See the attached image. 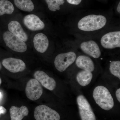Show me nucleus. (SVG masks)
I'll return each mask as SVG.
<instances>
[{
    "label": "nucleus",
    "mask_w": 120,
    "mask_h": 120,
    "mask_svg": "<svg viewBox=\"0 0 120 120\" xmlns=\"http://www.w3.org/2000/svg\"><path fill=\"white\" fill-rule=\"evenodd\" d=\"M15 10V8L11 2L8 0H0V16L4 14L11 15Z\"/></svg>",
    "instance_id": "obj_19"
},
{
    "label": "nucleus",
    "mask_w": 120,
    "mask_h": 120,
    "mask_svg": "<svg viewBox=\"0 0 120 120\" xmlns=\"http://www.w3.org/2000/svg\"><path fill=\"white\" fill-rule=\"evenodd\" d=\"M33 42L35 49L41 53H43L46 51L49 45L47 36L42 33H38L35 35Z\"/></svg>",
    "instance_id": "obj_13"
},
{
    "label": "nucleus",
    "mask_w": 120,
    "mask_h": 120,
    "mask_svg": "<svg viewBox=\"0 0 120 120\" xmlns=\"http://www.w3.org/2000/svg\"><path fill=\"white\" fill-rule=\"evenodd\" d=\"M80 48L84 53L93 58H98L101 56L100 48L94 41L90 40L83 42L80 44Z\"/></svg>",
    "instance_id": "obj_11"
},
{
    "label": "nucleus",
    "mask_w": 120,
    "mask_h": 120,
    "mask_svg": "<svg viewBox=\"0 0 120 120\" xmlns=\"http://www.w3.org/2000/svg\"><path fill=\"white\" fill-rule=\"evenodd\" d=\"M3 38L7 46L15 52L22 53L27 49V46L25 42L9 31L5 32Z\"/></svg>",
    "instance_id": "obj_3"
},
{
    "label": "nucleus",
    "mask_w": 120,
    "mask_h": 120,
    "mask_svg": "<svg viewBox=\"0 0 120 120\" xmlns=\"http://www.w3.org/2000/svg\"><path fill=\"white\" fill-rule=\"evenodd\" d=\"M49 9L52 11H56L60 9V6L64 4V0H45Z\"/></svg>",
    "instance_id": "obj_20"
},
{
    "label": "nucleus",
    "mask_w": 120,
    "mask_h": 120,
    "mask_svg": "<svg viewBox=\"0 0 120 120\" xmlns=\"http://www.w3.org/2000/svg\"><path fill=\"white\" fill-rule=\"evenodd\" d=\"M2 94L1 92H0V101L1 99L2 98Z\"/></svg>",
    "instance_id": "obj_26"
},
{
    "label": "nucleus",
    "mask_w": 120,
    "mask_h": 120,
    "mask_svg": "<svg viewBox=\"0 0 120 120\" xmlns=\"http://www.w3.org/2000/svg\"><path fill=\"white\" fill-rule=\"evenodd\" d=\"M8 28L10 32L22 41L25 42L28 40V35L19 22L15 20L11 21L8 24Z\"/></svg>",
    "instance_id": "obj_14"
},
{
    "label": "nucleus",
    "mask_w": 120,
    "mask_h": 120,
    "mask_svg": "<svg viewBox=\"0 0 120 120\" xmlns=\"http://www.w3.org/2000/svg\"><path fill=\"white\" fill-rule=\"evenodd\" d=\"M76 101L82 120H96L91 106L84 96L82 95H78Z\"/></svg>",
    "instance_id": "obj_5"
},
{
    "label": "nucleus",
    "mask_w": 120,
    "mask_h": 120,
    "mask_svg": "<svg viewBox=\"0 0 120 120\" xmlns=\"http://www.w3.org/2000/svg\"><path fill=\"white\" fill-rule=\"evenodd\" d=\"M11 120H22L28 115L29 111L27 107L22 106L20 107L12 106L10 110Z\"/></svg>",
    "instance_id": "obj_16"
},
{
    "label": "nucleus",
    "mask_w": 120,
    "mask_h": 120,
    "mask_svg": "<svg viewBox=\"0 0 120 120\" xmlns=\"http://www.w3.org/2000/svg\"><path fill=\"white\" fill-rule=\"evenodd\" d=\"M34 116L36 120H60V114L54 110L44 105L35 107Z\"/></svg>",
    "instance_id": "obj_6"
},
{
    "label": "nucleus",
    "mask_w": 120,
    "mask_h": 120,
    "mask_svg": "<svg viewBox=\"0 0 120 120\" xmlns=\"http://www.w3.org/2000/svg\"><path fill=\"white\" fill-rule=\"evenodd\" d=\"M116 98L119 102H120V88H118L116 92Z\"/></svg>",
    "instance_id": "obj_23"
},
{
    "label": "nucleus",
    "mask_w": 120,
    "mask_h": 120,
    "mask_svg": "<svg viewBox=\"0 0 120 120\" xmlns=\"http://www.w3.org/2000/svg\"><path fill=\"white\" fill-rule=\"evenodd\" d=\"M102 46L106 49H112L120 47V31H114L105 34L101 40Z\"/></svg>",
    "instance_id": "obj_8"
},
{
    "label": "nucleus",
    "mask_w": 120,
    "mask_h": 120,
    "mask_svg": "<svg viewBox=\"0 0 120 120\" xmlns=\"http://www.w3.org/2000/svg\"><path fill=\"white\" fill-rule=\"evenodd\" d=\"M92 95L95 102L102 109L110 110L114 106L113 98L105 86H97L94 89Z\"/></svg>",
    "instance_id": "obj_2"
},
{
    "label": "nucleus",
    "mask_w": 120,
    "mask_h": 120,
    "mask_svg": "<svg viewBox=\"0 0 120 120\" xmlns=\"http://www.w3.org/2000/svg\"><path fill=\"white\" fill-rule=\"evenodd\" d=\"M93 78L92 72L82 70L77 73L76 79L77 82L82 86H88L91 82Z\"/></svg>",
    "instance_id": "obj_17"
},
{
    "label": "nucleus",
    "mask_w": 120,
    "mask_h": 120,
    "mask_svg": "<svg viewBox=\"0 0 120 120\" xmlns=\"http://www.w3.org/2000/svg\"><path fill=\"white\" fill-rule=\"evenodd\" d=\"M69 4L73 5H78L82 2V0H67Z\"/></svg>",
    "instance_id": "obj_22"
},
{
    "label": "nucleus",
    "mask_w": 120,
    "mask_h": 120,
    "mask_svg": "<svg viewBox=\"0 0 120 120\" xmlns=\"http://www.w3.org/2000/svg\"><path fill=\"white\" fill-rule=\"evenodd\" d=\"M76 57V54L73 52L59 54L54 60L55 68L59 71H64L75 62Z\"/></svg>",
    "instance_id": "obj_4"
},
{
    "label": "nucleus",
    "mask_w": 120,
    "mask_h": 120,
    "mask_svg": "<svg viewBox=\"0 0 120 120\" xmlns=\"http://www.w3.org/2000/svg\"><path fill=\"white\" fill-rule=\"evenodd\" d=\"M34 76L35 79L47 90L52 91L56 88V83L55 80L50 77L45 72L40 71H36L35 72Z\"/></svg>",
    "instance_id": "obj_12"
},
{
    "label": "nucleus",
    "mask_w": 120,
    "mask_h": 120,
    "mask_svg": "<svg viewBox=\"0 0 120 120\" xmlns=\"http://www.w3.org/2000/svg\"><path fill=\"white\" fill-rule=\"evenodd\" d=\"M109 71L112 75L120 79V61H114L110 62Z\"/></svg>",
    "instance_id": "obj_21"
},
{
    "label": "nucleus",
    "mask_w": 120,
    "mask_h": 120,
    "mask_svg": "<svg viewBox=\"0 0 120 120\" xmlns=\"http://www.w3.org/2000/svg\"><path fill=\"white\" fill-rule=\"evenodd\" d=\"M23 23L28 30L33 31L43 30L45 26V23L40 18L34 14L25 16L23 19Z\"/></svg>",
    "instance_id": "obj_10"
},
{
    "label": "nucleus",
    "mask_w": 120,
    "mask_h": 120,
    "mask_svg": "<svg viewBox=\"0 0 120 120\" xmlns=\"http://www.w3.org/2000/svg\"><path fill=\"white\" fill-rule=\"evenodd\" d=\"M25 91L26 96L29 99L35 101L41 98L43 90L41 85L37 79H31L27 83Z\"/></svg>",
    "instance_id": "obj_7"
},
{
    "label": "nucleus",
    "mask_w": 120,
    "mask_h": 120,
    "mask_svg": "<svg viewBox=\"0 0 120 120\" xmlns=\"http://www.w3.org/2000/svg\"><path fill=\"white\" fill-rule=\"evenodd\" d=\"M107 23L106 18L102 15H90L81 19L77 24L79 30L86 32H91L100 30Z\"/></svg>",
    "instance_id": "obj_1"
},
{
    "label": "nucleus",
    "mask_w": 120,
    "mask_h": 120,
    "mask_svg": "<svg viewBox=\"0 0 120 120\" xmlns=\"http://www.w3.org/2000/svg\"><path fill=\"white\" fill-rule=\"evenodd\" d=\"M1 82H2V81H1V79L0 78V86L1 84Z\"/></svg>",
    "instance_id": "obj_27"
},
{
    "label": "nucleus",
    "mask_w": 120,
    "mask_h": 120,
    "mask_svg": "<svg viewBox=\"0 0 120 120\" xmlns=\"http://www.w3.org/2000/svg\"><path fill=\"white\" fill-rule=\"evenodd\" d=\"M75 61L77 67L82 70L90 72L94 70V63L92 59L87 56L84 55L79 56Z\"/></svg>",
    "instance_id": "obj_15"
},
{
    "label": "nucleus",
    "mask_w": 120,
    "mask_h": 120,
    "mask_svg": "<svg viewBox=\"0 0 120 120\" xmlns=\"http://www.w3.org/2000/svg\"><path fill=\"white\" fill-rule=\"evenodd\" d=\"M15 6L22 11L31 12L34 10V6L31 0H14Z\"/></svg>",
    "instance_id": "obj_18"
},
{
    "label": "nucleus",
    "mask_w": 120,
    "mask_h": 120,
    "mask_svg": "<svg viewBox=\"0 0 120 120\" xmlns=\"http://www.w3.org/2000/svg\"><path fill=\"white\" fill-rule=\"evenodd\" d=\"M1 68H2V66H1V64L0 62V70L1 69Z\"/></svg>",
    "instance_id": "obj_28"
},
{
    "label": "nucleus",
    "mask_w": 120,
    "mask_h": 120,
    "mask_svg": "<svg viewBox=\"0 0 120 120\" xmlns=\"http://www.w3.org/2000/svg\"><path fill=\"white\" fill-rule=\"evenodd\" d=\"M2 64L8 71L13 73L22 71L26 68V64L23 61L12 57L4 59Z\"/></svg>",
    "instance_id": "obj_9"
},
{
    "label": "nucleus",
    "mask_w": 120,
    "mask_h": 120,
    "mask_svg": "<svg viewBox=\"0 0 120 120\" xmlns=\"http://www.w3.org/2000/svg\"><path fill=\"white\" fill-rule=\"evenodd\" d=\"M7 112V109L4 107L0 106V117L1 114H4Z\"/></svg>",
    "instance_id": "obj_24"
},
{
    "label": "nucleus",
    "mask_w": 120,
    "mask_h": 120,
    "mask_svg": "<svg viewBox=\"0 0 120 120\" xmlns=\"http://www.w3.org/2000/svg\"><path fill=\"white\" fill-rule=\"evenodd\" d=\"M117 11L118 12V13H120V2H119V4L117 5Z\"/></svg>",
    "instance_id": "obj_25"
}]
</instances>
